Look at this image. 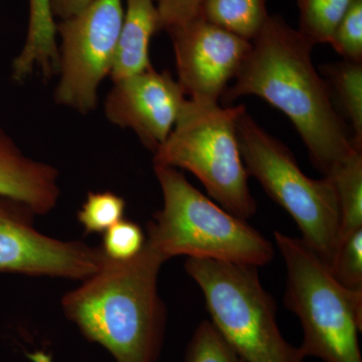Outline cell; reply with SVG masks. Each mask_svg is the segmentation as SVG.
<instances>
[{"label":"cell","instance_id":"obj_24","mask_svg":"<svg viewBox=\"0 0 362 362\" xmlns=\"http://www.w3.org/2000/svg\"><path fill=\"white\" fill-rule=\"evenodd\" d=\"M204 0H154L160 20L161 30L185 25L197 18Z\"/></svg>","mask_w":362,"mask_h":362},{"label":"cell","instance_id":"obj_1","mask_svg":"<svg viewBox=\"0 0 362 362\" xmlns=\"http://www.w3.org/2000/svg\"><path fill=\"white\" fill-rule=\"evenodd\" d=\"M313 47L282 18L270 16L221 100L223 106H232L238 98L254 95L283 112L317 170L329 176L340 162L361 149L354 146L329 88L317 73Z\"/></svg>","mask_w":362,"mask_h":362},{"label":"cell","instance_id":"obj_8","mask_svg":"<svg viewBox=\"0 0 362 362\" xmlns=\"http://www.w3.org/2000/svg\"><path fill=\"white\" fill-rule=\"evenodd\" d=\"M123 16V0H93L76 16L57 21L59 106L81 115L96 109L98 90L113 68Z\"/></svg>","mask_w":362,"mask_h":362},{"label":"cell","instance_id":"obj_14","mask_svg":"<svg viewBox=\"0 0 362 362\" xmlns=\"http://www.w3.org/2000/svg\"><path fill=\"white\" fill-rule=\"evenodd\" d=\"M56 25L51 0H30L25 45L11 64L13 82L23 83L37 71L45 80L58 73Z\"/></svg>","mask_w":362,"mask_h":362},{"label":"cell","instance_id":"obj_11","mask_svg":"<svg viewBox=\"0 0 362 362\" xmlns=\"http://www.w3.org/2000/svg\"><path fill=\"white\" fill-rule=\"evenodd\" d=\"M187 101L177 80L152 66L113 82L104 114L113 125L132 130L154 153L170 135Z\"/></svg>","mask_w":362,"mask_h":362},{"label":"cell","instance_id":"obj_9","mask_svg":"<svg viewBox=\"0 0 362 362\" xmlns=\"http://www.w3.org/2000/svg\"><path fill=\"white\" fill-rule=\"evenodd\" d=\"M35 216L25 204L0 197V273L84 281L101 268V247L45 235Z\"/></svg>","mask_w":362,"mask_h":362},{"label":"cell","instance_id":"obj_4","mask_svg":"<svg viewBox=\"0 0 362 362\" xmlns=\"http://www.w3.org/2000/svg\"><path fill=\"white\" fill-rule=\"evenodd\" d=\"M274 238L287 271L285 306L303 328L301 354L324 362H362V290L340 284L301 239L281 232Z\"/></svg>","mask_w":362,"mask_h":362},{"label":"cell","instance_id":"obj_16","mask_svg":"<svg viewBox=\"0 0 362 362\" xmlns=\"http://www.w3.org/2000/svg\"><path fill=\"white\" fill-rule=\"evenodd\" d=\"M321 71L351 125L354 146L362 150V62L343 59L323 65Z\"/></svg>","mask_w":362,"mask_h":362},{"label":"cell","instance_id":"obj_18","mask_svg":"<svg viewBox=\"0 0 362 362\" xmlns=\"http://www.w3.org/2000/svg\"><path fill=\"white\" fill-rule=\"evenodd\" d=\"M356 0H298V32L312 45L329 44L343 16Z\"/></svg>","mask_w":362,"mask_h":362},{"label":"cell","instance_id":"obj_2","mask_svg":"<svg viewBox=\"0 0 362 362\" xmlns=\"http://www.w3.org/2000/svg\"><path fill=\"white\" fill-rule=\"evenodd\" d=\"M165 262L146 240L134 258L106 257L96 273L66 293L64 314L115 362H157L168 319L158 292L159 272Z\"/></svg>","mask_w":362,"mask_h":362},{"label":"cell","instance_id":"obj_12","mask_svg":"<svg viewBox=\"0 0 362 362\" xmlns=\"http://www.w3.org/2000/svg\"><path fill=\"white\" fill-rule=\"evenodd\" d=\"M62 190L58 169L26 156L0 128V197L20 202L37 216L58 206Z\"/></svg>","mask_w":362,"mask_h":362},{"label":"cell","instance_id":"obj_19","mask_svg":"<svg viewBox=\"0 0 362 362\" xmlns=\"http://www.w3.org/2000/svg\"><path fill=\"white\" fill-rule=\"evenodd\" d=\"M126 202L115 192H90L77 218L87 235L104 233L124 218Z\"/></svg>","mask_w":362,"mask_h":362},{"label":"cell","instance_id":"obj_23","mask_svg":"<svg viewBox=\"0 0 362 362\" xmlns=\"http://www.w3.org/2000/svg\"><path fill=\"white\" fill-rule=\"evenodd\" d=\"M329 44L343 59L362 62V0H356L350 6Z\"/></svg>","mask_w":362,"mask_h":362},{"label":"cell","instance_id":"obj_15","mask_svg":"<svg viewBox=\"0 0 362 362\" xmlns=\"http://www.w3.org/2000/svg\"><path fill=\"white\" fill-rule=\"evenodd\" d=\"M199 16L250 42L270 18L267 0H204Z\"/></svg>","mask_w":362,"mask_h":362},{"label":"cell","instance_id":"obj_7","mask_svg":"<svg viewBox=\"0 0 362 362\" xmlns=\"http://www.w3.org/2000/svg\"><path fill=\"white\" fill-rule=\"evenodd\" d=\"M240 154L250 175L296 221L302 240L330 267L339 244V202L331 178L312 180L289 148L267 133L247 110L237 121Z\"/></svg>","mask_w":362,"mask_h":362},{"label":"cell","instance_id":"obj_13","mask_svg":"<svg viewBox=\"0 0 362 362\" xmlns=\"http://www.w3.org/2000/svg\"><path fill=\"white\" fill-rule=\"evenodd\" d=\"M160 30L154 0H125L122 26L110 74L112 82L152 68L150 42Z\"/></svg>","mask_w":362,"mask_h":362},{"label":"cell","instance_id":"obj_22","mask_svg":"<svg viewBox=\"0 0 362 362\" xmlns=\"http://www.w3.org/2000/svg\"><path fill=\"white\" fill-rule=\"evenodd\" d=\"M105 256L115 261L134 258L145 244L142 228L133 221L121 220L103 233Z\"/></svg>","mask_w":362,"mask_h":362},{"label":"cell","instance_id":"obj_17","mask_svg":"<svg viewBox=\"0 0 362 362\" xmlns=\"http://www.w3.org/2000/svg\"><path fill=\"white\" fill-rule=\"evenodd\" d=\"M327 177L334 183L339 202L340 243L362 228V150H354Z\"/></svg>","mask_w":362,"mask_h":362},{"label":"cell","instance_id":"obj_25","mask_svg":"<svg viewBox=\"0 0 362 362\" xmlns=\"http://www.w3.org/2000/svg\"><path fill=\"white\" fill-rule=\"evenodd\" d=\"M93 0H51V7L54 18L66 20L82 11Z\"/></svg>","mask_w":362,"mask_h":362},{"label":"cell","instance_id":"obj_10","mask_svg":"<svg viewBox=\"0 0 362 362\" xmlns=\"http://www.w3.org/2000/svg\"><path fill=\"white\" fill-rule=\"evenodd\" d=\"M166 33L185 96L197 103L218 104L251 51L252 42L201 16Z\"/></svg>","mask_w":362,"mask_h":362},{"label":"cell","instance_id":"obj_3","mask_svg":"<svg viewBox=\"0 0 362 362\" xmlns=\"http://www.w3.org/2000/svg\"><path fill=\"white\" fill-rule=\"evenodd\" d=\"M163 206L147 226L146 240L168 259L176 256L265 266L273 245L242 218L218 206L178 169L154 165Z\"/></svg>","mask_w":362,"mask_h":362},{"label":"cell","instance_id":"obj_5","mask_svg":"<svg viewBox=\"0 0 362 362\" xmlns=\"http://www.w3.org/2000/svg\"><path fill=\"white\" fill-rule=\"evenodd\" d=\"M246 107L187 100L175 128L153 153L154 165L181 168L197 176L223 209L247 221L257 211L237 136Z\"/></svg>","mask_w":362,"mask_h":362},{"label":"cell","instance_id":"obj_6","mask_svg":"<svg viewBox=\"0 0 362 362\" xmlns=\"http://www.w3.org/2000/svg\"><path fill=\"white\" fill-rule=\"evenodd\" d=\"M185 268L201 288L211 322L245 362H305L279 329L277 305L258 267L187 258Z\"/></svg>","mask_w":362,"mask_h":362},{"label":"cell","instance_id":"obj_21","mask_svg":"<svg viewBox=\"0 0 362 362\" xmlns=\"http://www.w3.org/2000/svg\"><path fill=\"white\" fill-rule=\"evenodd\" d=\"M329 269L345 288L362 290V228L339 243Z\"/></svg>","mask_w":362,"mask_h":362},{"label":"cell","instance_id":"obj_20","mask_svg":"<svg viewBox=\"0 0 362 362\" xmlns=\"http://www.w3.org/2000/svg\"><path fill=\"white\" fill-rule=\"evenodd\" d=\"M185 362H245L211 321H202L188 343Z\"/></svg>","mask_w":362,"mask_h":362}]
</instances>
